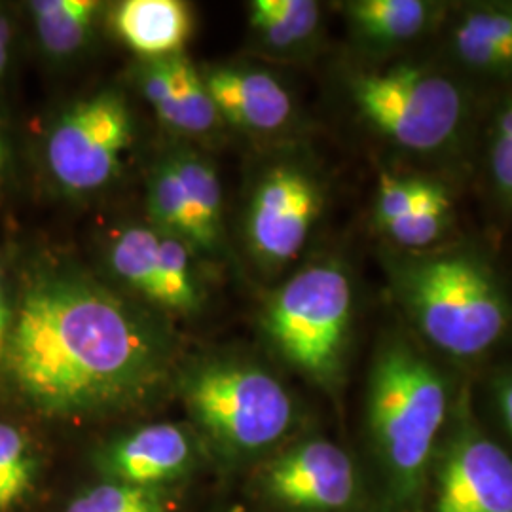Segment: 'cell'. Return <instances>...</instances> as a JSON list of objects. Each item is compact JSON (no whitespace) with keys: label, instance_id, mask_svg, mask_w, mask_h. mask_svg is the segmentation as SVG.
<instances>
[{"label":"cell","instance_id":"3","mask_svg":"<svg viewBox=\"0 0 512 512\" xmlns=\"http://www.w3.org/2000/svg\"><path fill=\"white\" fill-rule=\"evenodd\" d=\"M391 289L406 317L433 348L475 361L511 329L509 293L494 268L467 251L391 258Z\"/></svg>","mask_w":512,"mask_h":512},{"label":"cell","instance_id":"11","mask_svg":"<svg viewBox=\"0 0 512 512\" xmlns=\"http://www.w3.org/2000/svg\"><path fill=\"white\" fill-rule=\"evenodd\" d=\"M198 433L179 423H148L97 448L93 465L101 478L131 486L167 490L202 463Z\"/></svg>","mask_w":512,"mask_h":512},{"label":"cell","instance_id":"16","mask_svg":"<svg viewBox=\"0 0 512 512\" xmlns=\"http://www.w3.org/2000/svg\"><path fill=\"white\" fill-rule=\"evenodd\" d=\"M425 0H353L346 4L357 37L374 48H397L423 35L437 14Z\"/></svg>","mask_w":512,"mask_h":512},{"label":"cell","instance_id":"7","mask_svg":"<svg viewBox=\"0 0 512 512\" xmlns=\"http://www.w3.org/2000/svg\"><path fill=\"white\" fill-rule=\"evenodd\" d=\"M133 129L131 110L120 92L107 90L74 103L46 137L50 177L69 196L101 190L122 169Z\"/></svg>","mask_w":512,"mask_h":512},{"label":"cell","instance_id":"31","mask_svg":"<svg viewBox=\"0 0 512 512\" xmlns=\"http://www.w3.org/2000/svg\"><path fill=\"white\" fill-rule=\"evenodd\" d=\"M6 167H8V145H6L4 133H2V129H0V183H2V179H4Z\"/></svg>","mask_w":512,"mask_h":512},{"label":"cell","instance_id":"1","mask_svg":"<svg viewBox=\"0 0 512 512\" xmlns=\"http://www.w3.org/2000/svg\"><path fill=\"white\" fill-rule=\"evenodd\" d=\"M173 357L169 334L141 308L90 277L46 270L14 302L0 370L40 416L84 423L147 403Z\"/></svg>","mask_w":512,"mask_h":512},{"label":"cell","instance_id":"14","mask_svg":"<svg viewBox=\"0 0 512 512\" xmlns=\"http://www.w3.org/2000/svg\"><path fill=\"white\" fill-rule=\"evenodd\" d=\"M112 23L116 35L145 59L183 54L192 33L190 8L181 0H126Z\"/></svg>","mask_w":512,"mask_h":512},{"label":"cell","instance_id":"32","mask_svg":"<svg viewBox=\"0 0 512 512\" xmlns=\"http://www.w3.org/2000/svg\"><path fill=\"white\" fill-rule=\"evenodd\" d=\"M264 512H266V511H264Z\"/></svg>","mask_w":512,"mask_h":512},{"label":"cell","instance_id":"23","mask_svg":"<svg viewBox=\"0 0 512 512\" xmlns=\"http://www.w3.org/2000/svg\"><path fill=\"white\" fill-rule=\"evenodd\" d=\"M38 458L31 439L16 425L0 421V512H10L31 494Z\"/></svg>","mask_w":512,"mask_h":512},{"label":"cell","instance_id":"10","mask_svg":"<svg viewBox=\"0 0 512 512\" xmlns=\"http://www.w3.org/2000/svg\"><path fill=\"white\" fill-rule=\"evenodd\" d=\"M323 209V190L302 165L279 164L256 184L245 232L256 260L266 268L293 262L304 249Z\"/></svg>","mask_w":512,"mask_h":512},{"label":"cell","instance_id":"12","mask_svg":"<svg viewBox=\"0 0 512 512\" xmlns=\"http://www.w3.org/2000/svg\"><path fill=\"white\" fill-rule=\"evenodd\" d=\"M139 86L158 118L175 131L202 135L219 122L203 74L184 54L147 59L139 69Z\"/></svg>","mask_w":512,"mask_h":512},{"label":"cell","instance_id":"21","mask_svg":"<svg viewBox=\"0 0 512 512\" xmlns=\"http://www.w3.org/2000/svg\"><path fill=\"white\" fill-rule=\"evenodd\" d=\"M183 181L190 207L202 226L211 251L219 247L222 232V188L219 175L211 162L196 152H181L171 156Z\"/></svg>","mask_w":512,"mask_h":512},{"label":"cell","instance_id":"27","mask_svg":"<svg viewBox=\"0 0 512 512\" xmlns=\"http://www.w3.org/2000/svg\"><path fill=\"white\" fill-rule=\"evenodd\" d=\"M490 169L497 190L512 200V137L492 139Z\"/></svg>","mask_w":512,"mask_h":512},{"label":"cell","instance_id":"15","mask_svg":"<svg viewBox=\"0 0 512 512\" xmlns=\"http://www.w3.org/2000/svg\"><path fill=\"white\" fill-rule=\"evenodd\" d=\"M452 48L467 69L495 78H511V4H478L465 10L454 25Z\"/></svg>","mask_w":512,"mask_h":512},{"label":"cell","instance_id":"22","mask_svg":"<svg viewBox=\"0 0 512 512\" xmlns=\"http://www.w3.org/2000/svg\"><path fill=\"white\" fill-rule=\"evenodd\" d=\"M190 245L183 239L169 236L160 230L158 243V281H160V302L165 310L190 313L198 310L202 293L192 268Z\"/></svg>","mask_w":512,"mask_h":512},{"label":"cell","instance_id":"9","mask_svg":"<svg viewBox=\"0 0 512 512\" xmlns=\"http://www.w3.org/2000/svg\"><path fill=\"white\" fill-rule=\"evenodd\" d=\"M255 488L279 512H351L361 499V476L342 446L310 437L264 459Z\"/></svg>","mask_w":512,"mask_h":512},{"label":"cell","instance_id":"30","mask_svg":"<svg viewBox=\"0 0 512 512\" xmlns=\"http://www.w3.org/2000/svg\"><path fill=\"white\" fill-rule=\"evenodd\" d=\"M10 44H12V29L10 21L0 10V74L6 71L8 59H10Z\"/></svg>","mask_w":512,"mask_h":512},{"label":"cell","instance_id":"18","mask_svg":"<svg viewBox=\"0 0 512 512\" xmlns=\"http://www.w3.org/2000/svg\"><path fill=\"white\" fill-rule=\"evenodd\" d=\"M148 211L156 228L169 236L183 239L192 249L211 253L200 222L190 207L183 181L171 158L152 171L148 181Z\"/></svg>","mask_w":512,"mask_h":512},{"label":"cell","instance_id":"13","mask_svg":"<svg viewBox=\"0 0 512 512\" xmlns=\"http://www.w3.org/2000/svg\"><path fill=\"white\" fill-rule=\"evenodd\" d=\"M203 82L220 118L241 129L272 133L293 116V101L285 86L266 71L219 67L203 73Z\"/></svg>","mask_w":512,"mask_h":512},{"label":"cell","instance_id":"26","mask_svg":"<svg viewBox=\"0 0 512 512\" xmlns=\"http://www.w3.org/2000/svg\"><path fill=\"white\" fill-rule=\"evenodd\" d=\"M439 186V183L425 181V179L393 177L384 173L380 177L378 194H376V209H374L376 224L382 228L387 222L410 213L420 203L425 202Z\"/></svg>","mask_w":512,"mask_h":512},{"label":"cell","instance_id":"28","mask_svg":"<svg viewBox=\"0 0 512 512\" xmlns=\"http://www.w3.org/2000/svg\"><path fill=\"white\" fill-rule=\"evenodd\" d=\"M492 391H494L495 406H497L501 423L505 425L512 439V370H507L495 378Z\"/></svg>","mask_w":512,"mask_h":512},{"label":"cell","instance_id":"29","mask_svg":"<svg viewBox=\"0 0 512 512\" xmlns=\"http://www.w3.org/2000/svg\"><path fill=\"white\" fill-rule=\"evenodd\" d=\"M12 313H14V304H10L8 291H6V281L0 270V361L6 348V340L10 334V325H12Z\"/></svg>","mask_w":512,"mask_h":512},{"label":"cell","instance_id":"2","mask_svg":"<svg viewBox=\"0 0 512 512\" xmlns=\"http://www.w3.org/2000/svg\"><path fill=\"white\" fill-rule=\"evenodd\" d=\"M450 404L448 380L420 348L403 336L380 344L366 384V433L393 511H410L429 492Z\"/></svg>","mask_w":512,"mask_h":512},{"label":"cell","instance_id":"6","mask_svg":"<svg viewBox=\"0 0 512 512\" xmlns=\"http://www.w3.org/2000/svg\"><path fill=\"white\" fill-rule=\"evenodd\" d=\"M351 95L372 128L410 152L446 147L465 116V97L458 84L412 63L359 74L351 82Z\"/></svg>","mask_w":512,"mask_h":512},{"label":"cell","instance_id":"5","mask_svg":"<svg viewBox=\"0 0 512 512\" xmlns=\"http://www.w3.org/2000/svg\"><path fill=\"white\" fill-rule=\"evenodd\" d=\"M351 319L348 272L336 262H315L272 294L262 327L294 370L325 391H334L346 366Z\"/></svg>","mask_w":512,"mask_h":512},{"label":"cell","instance_id":"25","mask_svg":"<svg viewBox=\"0 0 512 512\" xmlns=\"http://www.w3.org/2000/svg\"><path fill=\"white\" fill-rule=\"evenodd\" d=\"M63 512H171V505L167 490L101 478V482L74 495Z\"/></svg>","mask_w":512,"mask_h":512},{"label":"cell","instance_id":"8","mask_svg":"<svg viewBox=\"0 0 512 512\" xmlns=\"http://www.w3.org/2000/svg\"><path fill=\"white\" fill-rule=\"evenodd\" d=\"M431 471L433 512H512V456L475 421L463 393Z\"/></svg>","mask_w":512,"mask_h":512},{"label":"cell","instance_id":"24","mask_svg":"<svg viewBox=\"0 0 512 512\" xmlns=\"http://www.w3.org/2000/svg\"><path fill=\"white\" fill-rule=\"evenodd\" d=\"M454 203L448 190L440 184L439 188L420 203L416 209L399 219L384 224L380 230L395 245L403 249H425L437 243L452 226Z\"/></svg>","mask_w":512,"mask_h":512},{"label":"cell","instance_id":"20","mask_svg":"<svg viewBox=\"0 0 512 512\" xmlns=\"http://www.w3.org/2000/svg\"><path fill=\"white\" fill-rule=\"evenodd\" d=\"M321 10L311 0H255L251 27L274 50H291L315 37Z\"/></svg>","mask_w":512,"mask_h":512},{"label":"cell","instance_id":"17","mask_svg":"<svg viewBox=\"0 0 512 512\" xmlns=\"http://www.w3.org/2000/svg\"><path fill=\"white\" fill-rule=\"evenodd\" d=\"M97 0H33L29 12L42 50L54 59L76 54L86 46L101 12Z\"/></svg>","mask_w":512,"mask_h":512},{"label":"cell","instance_id":"19","mask_svg":"<svg viewBox=\"0 0 512 512\" xmlns=\"http://www.w3.org/2000/svg\"><path fill=\"white\" fill-rule=\"evenodd\" d=\"M158 243V228L131 226L114 238L109 249L112 272L152 304L160 302Z\"/></svg>","mask_w":512,"mask_h":512},{"label":"cell","instance_id":"4","mask_svg":"<svg viewBox=\"0 0 512 512\" xmlns=\"http://www.w3.org/2000/svg\"><path fill=\"white\" fill-rule=\"evenodd\" d=\"M181 395L203 446L230 465L272 456L296 423L289 389L251 361L211 359L194 366Z\"/></svg>","mask_w":512,"mask_h":512}]
</instances>
